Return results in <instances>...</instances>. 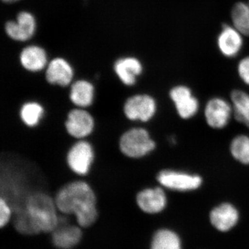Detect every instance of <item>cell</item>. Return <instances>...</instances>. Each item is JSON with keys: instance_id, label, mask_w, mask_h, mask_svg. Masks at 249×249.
Masks as SVG:
<instances>
[{"instance_id": "1", "label": "cell", "mask_w": 249, "mask_h": 249, "mask_svg": "<svg viewBox=\"0 0 249 249\" xmlns=\"http://www.w3.org/2000/svg\"><path fill=\"white\" fill-rule=\"evenodd\" d=\"M54 199L59 213L74 216L82 229L91 227L97 221V194L85 178H72L62 184L57 189Z\"/></svg>"}, {"instance_id": "2", "label": "cell", "mask_w": 249, "mask_h": 249, "mask_svg": "<svg viewBox=\"0 0 249 249\" xmlns=\"http://www.w3.org/2000/svg\"><path fill=\"white\" fill-rule=\"evenodd\" d=\"M22 206L37 234L52 232L60 224L54 196L45 191L29 192Z\"/></svg>"}, {"instance_id": "3", "label": "cell", "mask_w": 249, "mask_h": 249, "mask_svg": "<svg viewBox=\"0 0 249 249\" xmlns=\"http://www.w3.org/2000/svg\"><path fill=\"white\" fill-rule=\"evenodd\" d=\"M157 144L147 129L142 127H129L124 129L118 140L121 155L129 160H139L150 155Z\"/></svg>"}, {"instance_id": "4", "label": "cell", "mask_w": 249, "mask_h": 249, "mask_svg": "<svg viewBox=\"0 0 249 249\" xmlns=\"http://www.w3.org/2000/svg\"><path fill=\"white\" fill-rule=\"evenodd\" d=\"M96 160V149L89 139L75 140L67 149L65 155L67 168L76 178H88Z\"/></svg>"}, {"instance_id": "5", "label": "cell", "mask_w": 249, "mask_h": 249, "mask_svg": "<svg viewBox=\"0 0 249 249\" xmlns=\"http://www.w3.org/2000/svg\"><path fill=\"white\" fill-rule=\"evenodd\" d=\"M64 127L73 141L89 139L96 130V119L89 109L73 107L67 113Z\"/></svg>"}, {"instance_id": "6", "label": "cell", "mask_w": 249, "mask_h": 249, "mask_svg": "<svg viewBox=\"0 0 249 249\" xmlns=\"http://www.w3.org/2000/svg\"><path fill=\"white\" fill-rule=\"evenodd\" d=\"M122 110L128 122L147 123L155 116L157 104L155 98L148 93H134L124 100Z\"/></svg>"}, {"instance_id": "7", "label": "cell", "mask_w": 249, "mask_h": 249, "mask_svg": "<svg viewBox=\"0 0 249 249\" xmlns=\"http://www.w3.org/2000/svg\"><path fill=\"white\" fill-rule=\"evenodd\" d=\"M157 180L162 186L177 191H194L202 184V178L199 175L169 169L159 172Z\"/></svg>"}, {"instance_id": "8", "label": "cell", "mask_w": 249, "mask_h": 249, "mask_svg": "<svg viewBox=\"0 0 249 249\" xmlns=\"http://www.w3.org/2000/svg\"><path fill=\"white\" fill-rule=\"evenodd\" d=\"M74 68L71 62L62 57L49 60L45 70L46 83L52 86L68 89L74 80Z\"/></svg>"}, {"instance_id": "9", "label": "cell", "mask_w": 249, "mask_h": 249, "mask_svg": "<svg viewBox=\"0 0 249 249\" xmlns=\"http://www.w3.org/2000/svg\"><path fill=\"white\" fill-rule=\"evenodd\" d=\"M4 30L11 40L24 42L31 40L37 30V20L29 11H22L16 16V19L6 22Z\"/></svg>"}, {"instance_id": "10", "label": "cell", "mask_w": 249, "mask_h": 249, "mask_svg": "<svg viewBox=\"0 0 249 249\" xmlns=\"http://www.w3.org/2000/svg\"><path fill=\"white\" fill-rule=\"evenodd\" d=\"M116 78L125 88H134L143 72V65L137 57L126 55L116 59L113 64Z\"/></svg>"}, {"instance_id": "11", "label": "cell", "mask_w": 249, "mask_h": 249, "mask_svg": "<svg viewBox=\"0 0 249 249\" xmlns=\"http://www.w3.org/2000/svg\"><path fill=\"white\" fill-rule=\"evenodd\" d=\"M67 95L73 107L89 109L96 100V85L88 78H77L67 89Z\"/></svg>"}, {"instance_id": "12", "label": "cell", "mask_w": 249, "mask_h": 249, "mask_svg": "<svg viewBox=\"0 0 249 249\" xmlns=\"http://www.w3.org/2000/svg\"><path fill=\"white\" fill-rule=\"evenodd\" d=\"M49 62L47 51L41 46L28 45L19 53V65L29 73L34 74L45 71Z\"/></svg>"}, {"instance_id": "13", "label": "cell", "mask_w": 249, "mask_h": 249, "mask_svg": "<svg viewBox=\"0 0 249 249\" xmlns=\"http://www.w3.org/2000/svg\"><path fill=\"white\" fill-rule=\"evenodd\" d=\"M170 97L173 101L178 116L183 119L193 117L199 109V102L188 87L178 85L170 90Z\"/></svg>"}, {"instance_id": "14", "label": "cell", "mask_w": 249, "mask_h": 249, "mask_svg": "<svg viewBox=\"0 0 249 249\" xmlns=\"http://www.w3.org/2000/svg\"><path fill=\"white\" fill-rule=\"evenodd\" d=\"M232 111V107L225 100L221 98H212L205 108L206 122L213 128H224L229 124Z\"/></svg>"}, {"instance_id": "15", "label": "cell", "mask_w": 249, "mask_h": 249, "mask_svg": "<svg viewBox=\"0 0 249 249\" xmlns=\"http://www.w3.org/2000/svg\"><path fill=\"white\" fill-rule=\"evenodd\" d=\"M135 200L139 209L147 214L161 212L167 204L166 196L160 187L141 190L137 193Z\"/></svg>"}, {"instance_id": "16", "label": "cell", "mask_w": 249, "mask_h": 249, "mask_svg": "<svg viewBox=\"0 0 249 249\" xmlns=\"http://www.w3.org/2000/svg\"><path fill=\"white\" fill-rule=\"evenodd\" d=\"M47 115L43 103L35 99L27 100L19 106L18 116L21 124L28 129H36L40 125Z\"/></svg>"}, {"instance_id": "17", "label": "cell", "mask_w": 249, "mask_h": 249, "mask_svg": "<svg viewBox=\"0 0 249 249\" xmlns=\"http://www.w3.org/2000/svg\"><path fill=\"white\" fill-rule=\"evenodd\" d=\"M52 233V242L58 249H72L79 245L83 239L82 228L78 225L59 224Z\"/></svg>"}, {"instance_id": "18", "label": "cell", "mask_w": 249, "mask_h": 249, "mask_svg": "<svg viewBox=\"0 0 249 249\" xmlns=\"http://www.w3.org/2000/svg\"><path fill=\"white\" fill-rule=\"evenodd\" d=\"M243 43V35L232 26H224L217 37L218 48L227 58H233L240 53Z\"/></svg>"}, {"instance_id": "19", "label": "cell", "mask_w": 249, "mask_h": 249, "mask_svg": "<svg viewBox=\"0 0 249 249\" xmlns=\"http://www.w3.org/2000/svg\"><path fill=\"white\" fill-rule=\"evenodd\" d=\"M213 225L220 231H227L235 225L238 220V212L232 205L223 204L214 208L211 213Z\"/></svg>"}, {"instance_id": "20", "label": "cell", "mask_w": 249, "mask_h": 249, "mask_svg": "<svg viewBox=\"0 0 249 249\" xmlns=\"http://www.w3.org/2000/svg\"><path fill=\"white\" fill-rule=\"evenodd\" d=\"M231 97L236 120L249 128V95L241 90H234Z\"/></svg>"}, {"instance_id": "21", "label": "cell", "mask_w": 249, "mask_h": 249, "mask_svg": "<svg viewBox=\"0 0 249 249\" xmlns=\"http://www.w3.org/2000/svg\"><path fill=\"white\" fill-rule=\"evenodd\" d=\"M232 27L242 35L249 36V6L248 3L237 2L231 11Z\"/></svg>"}, {"instance_id": "22", "label": "cell", "mask_w": 249, "mask_h": 249, "mask_svg": "<svg viewBox=\"0 0 249 249\" xmlns=\"http://www.w3.org/2000/svg\"><path fill=\"white\" fill-rule=\"evenodd\" d=\"M151 249H181L179 238L175 232L162 229L152 237Z\"/></svg>"}, {"instance_id": "23", "label": "cell", "mask_w": 249, "mask_h": 249, "mask_svg": "<svg viewBox=\"0 0 249 249\" xmlns=\"http://www.w3.org/2000/svg\"><path fill=\"white\" fill-rule=\"evenodd\" d=\"M231 152L237 161L243 164H249V137L239 135L232 141Z\"/></svg>"}, {"instance_id": "24", "label": "cell", "mask_w": 249, "mask_h": 249, "mask_svg": "<svg viewBox=\"0 0 249 249\" xmlns=\"http://www.w3.org/2000/svg\"><path fill=\"white\" fill-rule=\"evenodd\" d=\"M12 215V205L4 196H0V227L4 228L7 226Z\"/></svg>"}, {"instance_id": "25", "label": "cell", "mask_w": 249, "mask_h": 249, "mask_svg": "<svg viewBox=\"0 0 249 249\" xmlns=\"http://www.w3.org/2000/svg\"><path fill=\"white\" fill-rule=\"evenodd\" d=\"M238 73L241 79L249 85V56L240 60L238 65Z\"/></svg>"}, {"instance_id": "26", "label": "cell", "mask_w": 249, "mask_h": 249, "mask_svg": "<svg viewBox=\"0 0 249 249\" xmlns=\"http://www.w3.org/2000/svg\"><path fill=\"white\" fill-rule=\"evenodd\" d=\"M1 1H4V2L6 3V4H13V3L17 2V1H19V0H1Z\"/></svg>"}, {"instance_id": "27", "label": "cell", "mask_w": 249, "mask_h": 249, "mask_svg": "<svg viewBox=\"0 0 249 249\" xmlns=\"http://www.w3.org/2000/svg\"><path fill=\"white\" fill-rule=\"evenodd\" d=\"M248 5H249V3H248Z\"/></svg>"}]
</instances>
